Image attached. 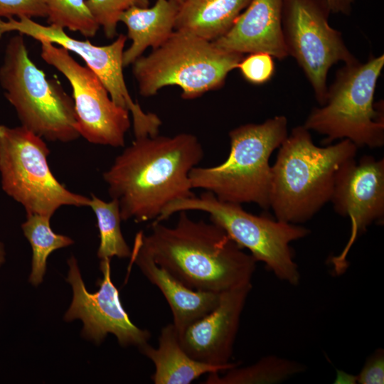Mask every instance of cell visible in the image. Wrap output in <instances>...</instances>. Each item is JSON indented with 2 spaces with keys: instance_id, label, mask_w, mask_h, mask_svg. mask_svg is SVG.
Returning a JSON list of instances; mask_svg holds the SVG:
<instances>
[{
  "instance_id": "obj_12",
  "label": "cell",
  "mask_w": 384,
  "mask_h": 384,
  "mask_svg": "<svg viewBox=\"0 0 384 384\" xmlns=\"http://www.w3.org/2000/svg\"><path fill=\"white\" fill-rule=\"evenodd\" d=\"M11 31H17L38 41H46L58 44L69 52L78 54L101 80L112 100L127 110L132 115L134 132L145 134L156 129L159 117L145 112L132 100L123 75L122 56L127 37L119 34L114 41L107 46H95L88 40L75 39L68 35L64 28L53 25L44 26L32 18L21 16L17 18H0V38Z\"/></svg>"
},
{
  "instance_id": "obj_24",
  "label": "cell",
  "mask_w": 384,
  "mask_h": 384,
  "mask_svg": "<svg viewBox=\"0 0 384 384\" xmlns=\"http://www.w3.org/2000/svg\"><path fill=\"white\" fill-rule=\"evenodd\" d=\"M49 25L72 31L85 37H93L99 29L86 0H43Z\"/></svg>"
},
{
  "instance_id": "obj_1",
  "label": "cell",
  "mask_w": 384,
  "mask_h": 384,
  "mask_svg": "<svg viewBox=\"0 0 384 384\" xmlns=\"http://www.w3.org/2000/svg\"><path fill=\"white\" fill-rule=\"evenodd\" d=\"M203 156L201 143L190 133L135 138L102 174L122 220L154 221L169 203L193 196L189 173Z\"/></svg>"
},
{
  "instance_id": "obj_5",
  "label": "cell",
  "mask_w": 384,
  "mask_h": 384,
  "mask_svg": "<svg viewBox=\"0 0 384 384\" xmlns=\"http://www.w3.org/2000/svg\"><path fill=\"white\" fill-rule=\"evenodd\" d=\"M243 57L192 33L174 31L161 46L132 64V73L143 97L177 85L183 99L193 100L221 88Z\"/></svg>"
},
{
  "instance_id": "obj_29",
  "label": "cell",
  "mask_w": 384,
  "mask_h": 384,
  "mask_svg": "<svg viewBox=\"0 0 384 384\" xmlns=\"http://www.w3.org/2000/svg\"><path fill=\"white\" fill-rule=\"evenodd\" d=\"M331 13L348 15L352 10L354 0H324Z\"/></svg>"
},
{
  "instance_id": "obj_17",
  "label": "cell",
  "mask_w": 384,
  "mask_h": 384,
  "mask_svg": "<svg viewBox=\"0 0 384 384\" xmlns=\"http://www.w3.org/2000/svg\"><path fill=\"white\" fill-rule=\"evenodd\" d=\"M130 257L131 261L165 297L172 312V324L178 334L209 313L218 304L220 293L196 290L186 286L158 265L137 238Z\"/></svg>"
},
{
  "instance_id": "obj_9",
  "label": "cell",
  "mask_w": 384,
  "mask_h": 384,
  "mask_svg": "<svg viewBox=\"0 0 384 384\" xmlns=\"http://www.w3.org/2000/svg\"><path fill=\"white\" fill-rule=\"evenodd\" d=\"M50 149L42 137L22 126L0 125L2 190L27 214L52 217L62 206H89L90 197L74 193L53 174Z\"/></svg>"
},
{
  "instance_id": "obj_28",
  "label": "cell",
  "mask_w": 384,
  "mask_h": 384,
  "mask_svg": "<svg viewBox=\"0 0 384 384\" xmlns=\"http://www.w3.org/2000/svg\"><path fill=\"white\" fill-rule=\"evenodd\" d=\"M356 381L360 384L384 383V351L378 348L367 360Z\"/></svg>"
},
{
  "instance_id": "obj_11",
  "label": "cell",
  "mask_w": 384,
  "mask_h": 384,
  "mask_svg": "<svg viewBox=\"0 0 384 384\" xmlns=\"http://www.w3.org/2000/svg\"><path fill=\"white\" fill-rule=\"evenodd\" d=\"M39 42L42 59L61 73L72 87L80 136L95 144L124 146L131 126L129 112L117 105L98 76L68 50L46 41Z\"/></svg>"
},
{
  "instance_id": "obj_15",
  "label": "cell",
  "mask_w": 384,
  "mask_h": 384,
  "mask_svg": "<svg viewBox=\"0 0 384 384\" xmlns=\"http://www.w3.org/2000/svg\"><path fill=\"white\" fill-rule=\"evenodd\" d=\"M251 289L252 283L221 292L213 310L178 334L181 347L192 358L217 366L235 363L230 359Z\"/></svg>"
},
{
  "instance_id": "obj_23",
  "label": "cell",
  "mask_w": 384,
  "mask_h": 384,
  "mask_svg": "<svg viewBox=\"0 0 384 384\" xmlns=\"http://www.w3.org/2000/svg\"><path fill=\"white\" fill-rule=\"evenodd\" d=\"M89 207L97 218L100 233L97 257L100 260L117 257H130L132 250L124 240L121 230V213L117 200L105 201L92 193Z\"/></svg>"
},
{
  "instance_id": "obj_13",
  "label": "cell",
  "mask_w": 384,
  "mask_h": 384,
  "mask_svg": "<svg viewBox=\"0 0 384 384\" xmlns=\"http://www.w3.org/2000/svg\"><path fill=\"white\" fill-rule=\"evenodd\" d=\"M68 265L66 279L72 287L73 299L64 316L65 321L81 320L82 336L98 344L108 334L114 335L122 346L139 348L148 343L149 331L133 324L121 303L118 289L111 279L110 259L100 260L102 279L95 293L87 290L74 256L70 257Z\"/></svg>"
},
{
  "instance_id": "obj_19",
  "label": "cell",
  "mask_w": 384,
  "mask_h": 384,
  "mask_svg": "<svg viewBox=\"0 0 384 384\" xmlns=\"http://www.w3.org/2000/svg\"><path fill=\"white\" fill-rule=\"evenodd\" d=\"M139 350L154 365L151 380L155 384H189L203 374L224 372L238 366H217L192 358L181 347L173 324L161 329L157 348L146 343Z\"/></svg>"
},
{
  "instance_id": "obj_2",
  "label": "cell",
  "mask_w": 384,
  "mask_h": 384,
  "mask_svg": "<svg viewBox=\"0 0 384 384\" xmlns=\"http://www.w3.org/2000/svg\"><path fill=\"white\" fill-rule=\"evenodd\" d=\"M178 213L175 226L152 222L149 234L136 237L158 265L196 290L221 293L251 284L257 263L251 254L217 224Z\"/></svg>"
},
{
  "instance_id": "obj_18",
  "label": "cell",
  "mask_w": 384,
  "mask_h": 384,
  "mask_svg": "<svg viewBox=\"0 0 384 384\" xmlns=\"http://www.w3.org/2000/svg\"><path fill=\"white\" fill-rule=\"evenodd\" d=\"M180 4L174 0H156L151 7L133 6L123 12L119 22L127 28L130 46L124 50L123 66L132 65L149 47L161 46L174 31Z\"/></svg>"
},
{
  "instance_id": "obj_31",
  "label": "cell",
  "mask_w": 384,
  "mask_h": 384,
  "mask_svg": "<svg viewBox=\"0 0 384 384\" xmlns=\"http://www.w3.org/2000/svg\"><path fill=\"white\" fill-rule=\"evenodd\" d=\"M177 3H178L180 5L183 3L185 0H174Z\"/></svg>"
},
{
  "instance_id": "obj_4",
  "label": "cell",
  "mask_w": 384,
  "mask_h": 384,
  "mask_svg": "<svg viewBox=\"0 0 384 384\" xmlns=\"http://www.w3.org/2000/svg\"><path fill=\"white\" fill-rule=\"evenodd\" d=\"M287 135L284 116L233 129L229 132L230 153L224 162L212 167L197 166L191 170L193 189L210 192L222 201L241 205L252 203L270 209L272 166L269 161Z\"/></svg>"
},
{
  "instance_id": "obj_6",
  "label": "cell",
  "mask_w": 384,
  "mask_h": 384,
  "mask_svg": "<svg viewBox=\"0 0 384 384\" xmlns=\"http://www.w3.org/2000/svg\"><path fill=\"white\" fill-rule=\"evenodd\" d=\"M384 66V55L344 64L327 89L324 104L314 108L304 127L324 135V144L348 139L358 148L384 144L383 106H375L374 95Z\"/></svg>"
},
{
  "instance_id": "obj_21",
  "label": "cell",
  "mask_w": 384,
  "mask_h": 384,
  "mask_svg": "<svg viewBox=\"0 0 384 384\" xmlns=\"http://www.w3.org/2000/svg\"><path fill=\"white\" fill-rule=\"evenodd\" d=\"M305 370V366L295 361L270 355L256 363L228 369L222 375L209 373L204 384H274Z\"/></svg>"
},
{
  "instance_id": "obj_25",
  "label": "cell",
  "mask_w": 384,
  "mask_h": 384,
  "mask_svg": "<svg viewBox=\"0 0 384 384\" xmlns=\"http://www.w3.org/2000/svg\"><path fill=\"white\" fill-rule=\"evenodd\" d=\"M86 4L106 37L113 38L120 15L133 6L149 7V0H86Z\"/></svg>"
},
{
  "instance_id": "obj_7",
  "label": "cell",
  "mask_w": 384,
  "mask_h": 384,
  "mask_svg": "<svg viewBox=\"0 0 384 384\" xmlns=\"http://www.w3.org/2000/svg\"><path fill=\"white\" fill-rule=\"evenodd\" d=\"M23 36H14L6 45L0 68L5 97L21 126L49 142H73L80 137L73 97L31 60Z\"/></svg>"
},
{
  "instance_id": "obj_16",
  "label": "cell",
  "mask_w": 384,
  "mask_h": 384,
  "mask_svg": "<svg viewBox=\"0 0 384 384\" xmlns=\"http://www.w3.org/2000/svg\"><path fill=\"white\" fill-rule=\"evenodd\" d=\"M284 0H251L230 29L212 41L217 47L240 54L266 53L282 60L289 55L284 41Z\"/></svg>"
},
{
  "instance_id": "obj_22",
  "label": "cell",
  "mask_w": 384,
  "mask_h": 384,
  "mask_svg": "<svg viewBox=\"0 0 384 384\" xmlns=\"http://www.w3.org/2000/svg\"><path fill=\"white\" fill-rule=\"evenodd\" d=\"M50 217L39 214H27L21 224L24 236L32 249L31 270L29 282L34 286L43 280L47 260L51 252L73 244L68 236L55 233L50 226Z\"/></svg>"
},
{
  "instance_id": "obj_27",
  "label": "cell",
  "mask_w": 384,
  "mask_h": 384,
  "mask_svg": "<svg viewBox=\"0 0 384 384\" xmlns=\"http://www.w3.org/2000/svg\"><path fill=\"white\" fill-rule=\"evenodd\" d=\"M46 17L43 0H0V18Z\"/></svg>"
},
{
  "instance_id": "obj_14",
  "label": "cell",
  "mask_w": 384,
  "mask_h": 384,
  "mask_svg": "<svg viewBox=\"0 0 384 384\" xmlns=\"http://www.w3.org/2000/svg\"><path fill=\"white\" fill-rule=\"evenodd\" d=\"M330 201L334 211L351 220V235L341 253L331 262L337 274L348 267L346 257L356 239L384 217V159L365 155L343 163L337 170Z\"/></svg>"
},
{
  "instance_id": "obj_20",
  "label": "cell",
  "mask_w": 384,
  "mask_h": 384,
  "mask_svg": "<svg viewBox=\"0 0 384 384\" xmlns=\"http://www.w3.org/2000/svg\"><path fill=\"white\" fill-rule=\"evenodd\" d=\"M251 0H185L174 31L214 41L225 34Z\"/></svg>"
},
{
  "instance_id": "obj_8",
  "label": "cell",
  "mask_w": 384,
  "mask_h": 384,
  "mask_svg": "<svg viewBox=\"0 0 384 384\" xmlns=\"http://www.w3.org/2000/svg\"><path fill=\"white\" fill-rule=\"evenodd\" d=\"M201 210L221 227L241 247L262 262L280 280L297 285L300 280L290 243L306 237L310 230L297 224L273 220L247 212L241 204L225 202L212 193L176 200L169 203L153 222H163L180 211Z\"/></svg>"
},
{
  "instance_id": "obj_30",
  "label": "cell",
  "mask_w": 384,
  "mask_h": 384,
  "mask_svg": "<svg viewBox=\"0 0 384 384\" xmlns=\"http://www.w3.org/2000/svg\"><path fill=\"white\" fill-rule=\"evenodd\" d=\"M6 260V250L4 243L0 240V267Z\"/></svg>"
},
{
  "instance_id": "obj_3",
  "label": "cell",
  "mask_w": 384,
  "mask_h": 384,
  "mask_svg": "<svg viewBox=\"0 0 384 384\" xmlns=\"http://www.w3.org/2000/svg\"><path fill=\"white\" fill-rule=\"evenodd\" d=\"M357 150L346 139L318 146L304 125L293 128L272 166L270 208L276 219L293 224L310 220L330 201L337 170Z\"/></svg>"
},
{
  "instance_id": "obj_26",
  "label": "cell",
  "mask_w": 384,
  "mask_h": 384,
  "mask_svg": "<svg viewBox=\"0 0 384 384\" xmlns=\"http://www.w3.org/2000/svg\"><path fill=\"white\" fill-rule=\"evenodd\" d=\"M237 68L248 82L262 85L267 82L273 77L274 62L272 56L268 53H252L243 57Z\"/></svg>"
},
{
  "instance_id": "obj_10",
  "label": "cell",
  "mask_w": 384,
  "mask_h": 384,
  "mask_svg": "<svg viewBox=\"0 0 384 384\" xmlns=\"http://www.w3.org/2000/svg\"><path fill=\"white\" fill-rule=\"evenodd\" d=\"M330 13L324 0L283 1L282 27L288 55L303 70L320 106L326 101L329 69L338 62L358 60L341 33L329 25Z\"/></svg>"
}]
</instances>
